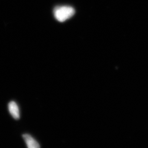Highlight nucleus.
I'll use <instances>...</instances> for the list:
<instances>
[{
  "instance_id": "obj_1",
  "label": "nucleus",
  "mask_w": 148,
  "mask_h": 148,
  "mask_svg": "<svg viewBox=\"0 0 148 148\" xmlns=\"http://www.w3.org/2000/svg\"><path fill=\"white\" fill-rule=\"evenodd\" d=\"M75 14L74 8L69 6H60L54 10V16L58 21L63 22L73 16Z\"/></svg>"
},
{
  "instance_id": "obj_2",
  "label": "nucleus",
  "mask_w": 148,
  "mask_h": 148,
  "mask_svg": "<svg viewBox=\"0 0 148 148\" xmlns=\"http://www.w3.org/2000/svg\"><path fill=\"white\" fill-rule=\"evenodd\" d=\"M9 111L14 119H18L20 117L19 110L17 103L14 101L10 102L8 104Z\"/></svg>"
},
{
  "instance_id": "obj_3",
  "label": "nucleus",
  "mask_w": 148,
  "mask_h": 148,
  "mask_svg": "<svg viewBox=\"0 0 148 148\" xmlns=\"http://www.w3.org/2000/svg\"><path fill=\"white\" fill-rule=\"evenodd\" d=\"M23 138L28 148H38L40 147L38 143L29 134H24Z\"/></svg>"
}]
</instances>
